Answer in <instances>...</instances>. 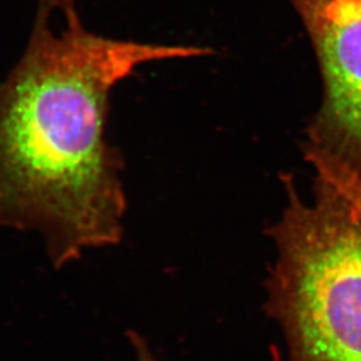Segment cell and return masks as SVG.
<instances>
[{
	"label": "cell",
	"instance_id": "cell-5",
	"mask_svg": "<svg viewBox=\"0 0 361 361\" xmlns=\"http://www.w3.org/2000/svg\"><path fill=\"white\" fill-rule=\"evenodd\" d=\"M39 7L47 10L49 13L59 10L65 16L66 26L82 25L78 18L75 0H40Z\"/></svg>",
	"mask_w": 361,
	"mask_h": 361
},
{
	"label": "cell",
	"instance_id": "cell-1",
	"mask_svg": "<svg viewBox=\"0 0 361 361\" xmlns=\"http://www.w3.org/2000/svg\"><path fill=\"white\" fill-rule=\"evenodd\" d=\"M50 15L39 7L26 52L0 85V225L38 232L62 268L123 235V158L104 137L111 91L143 66L212 51L82 25L56 35Z\"/></svg>",
	"mask_w": 361,
	"mask_h": 361
},
{
	"label": "cell",
	"instance_id": "cell-2",
	"mask_svg": "<svg viewBox=\"0 0 361 361\" xmlns=\"http://www.w3.org/2000/svg\"><path fill=\"white\" fill-rule=\"evenodd\" d=\"M281 180L288 204L267 231L277 250L267 312L289 361H361V219L320 171L310 202L290 174Z\"/></svg>",
	"mask_w": 361,
	"mask_h": 361
},
{
	"label": "cell",
	"instance_id": "cell-6",
	"mask_svg": "<svg viewBox=\"0 0 361 361\" xmlns=\"http://www.w3.org/2000/svg\"><path fill=\"white\" fill-rule=\"evenodd\" d=\"M128 337L134 350V361H159L155 357L149 343L138 332L130 331Z\"/></svg>",
	"mask_w": 361,
	"mask_h": 361
},
{
	"label": "cell",
	"instance_id": "cell-4",
	"mask_svg": "<svg viewBox=\"0 0 361 361\" xmlns=\"http://www.w3.org/2000/svg\"><path fill=\"white\" fill-rule=\"evenodd\" d=\"M305 159L314 169V171H320L325 174L329 180L335 183L338 190L345 195L350 207L359 214L361 219V178L353 171L344 168L343 165L335 161L323 157L305 152Z\"/></svg>",
	"mask_w": 361,
	"mask_h": 361
},
{
	"label": "cell",
	"instance_id": "cell-3",
	"mask_svg": "<svg viewBox=\"0 0 361 361\" xmlns=\"http://www.w3.org/2000/svg\"><path fill=\"white\" fill-rule=\"evenodd\" d=\"M323 78V101L304 150L361 178V0H290Z\"/></svg>",
	"mask_w": 361,
	"mask_h": 361
}]
</instances>
